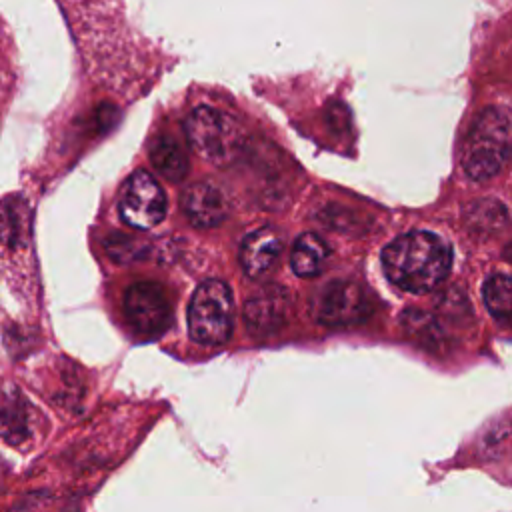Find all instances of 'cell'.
<instances>
[{
    "label": "cell",
    "instance_id": "cell-1",
    "mask_svg": "<svg viewBox=\"0 0 512 512\" xmlns=\"http://www.w3.org/2000/svg\"><path fill=\"white\" fill-rule=\"evenodd\" d=\"M452 266V248L438 234L412 230L396 236L382 250V268L390 284L410 294L438 288Z\"/></svg>",
    "mask_w": 512,
    "mask_h": 512
},
{
    "label": "cell",
    "instance_id": "cell-2",
    "mask_svg": "<svg viewBox=\"0 0 512 512\" xmlns=\"http://www.w3.org/2000/svg\"><path fill=\"white\" fill-rule=\"evenodd\" d=\"M510 154V116L504 108L488 106L472 122L464 146L462 168L480 182L496 176Z\"/></svg>",
    "mask_w": 512,
    "mask_h": 512
},
{
    "label": "cell",
    "instance_id": "cell-3",
    "mask_svg": "<svg viewBox=\"0 0 512 512\" xmlns=\"http://www.w3.org/2000/svg\"><path fill=\"white\" fill-rule=\"evenodd\" d=\"M234 328L232 290L222 280L202 282L188 304L190 338L202 346L228 342Z\"/></svg>",
    "mask_w": 512,
    "mask_h": 512
},
{
    "label": "cell",
    "instance_id": "cell-4",
    "mask_svg": "<svg viewBox=\"0 0 512 512\" xmlns=\"http://www.w3.org/2000/svg\"><path fill=\"white\" fill-rule=\"evenodd\" d=\"M186 136L194 152L212 164L228 162L240 142L232 118L210 106H198L188 114Z\"/></svg>",
    "mask_w": 512,
    "mask_h": 512
},
{
    "label": "cell",
    "instance_id": "cell-5",
    "mask_svg": "<svg viewBox=\"0 0 512 512\" xmlns=\"http://www.w3.org/2000/svg\"><path fill=\"white\" fill-rule=\"evenodd\" d=\"M374 312L370 290L352 280L328 282L312 300V314L324 326L362 324Z\"/></svg>",
    "mask_w": 512,
    "mask_h": 512
},
{
    "label": "cell",
    "instance_id": "cell-6",
    "mask_svg": "<svg viewBox=\"0 0 512 512\" xmlns=\"http://www.w3.org/2000/svg\"><path fill=\"white\" fill-rule=\"evenodd\" d=\"M168 200L162 186L144 170L134 172L122 188L118 214L124 224L136 230H148L166 216Z\"/></svg>",
    "mask_w": 512,
    "mask_h": 512
},
{
    "label": "cell",
    "instance_id": "cell-7",
    "mask_svg": "<svg viewBox=\"0 0 512 512\" xmlns=\"http://www.w3.org/2000/svg\"><path fill=\"white\" fill-rule=\"evenodd\" d=\"M124 314L138 336H160L172 322V306L158 282H134L124 292Z\"/></svg>",
    "mask_w": 512,
    "mask_h": 512
},
{
    "label": "cell",
    "instance_id": "cell-8",
    "mask_svg": "<svg viewBox=\"0 0 512 512\" xmlns=\"http://www.w3.org/2000/svg\"><path fill=\"white\" fill-rule=\"evenodd\" d=\"M290 296L280 284H268L252 294L242 310L246 330L254 338H266L276 334L288 316Z\"/></svg>",
    "mask_w": 512,
    "mask_h": 512
},
{
    "label": "cell",
    "instance_id": "cell-9",
    "mask_svg": "<svg viewBox=\"0 0 512 512\" xmlns=\"http://www.w3.org/2000/svg\"><path fill=\"white\" fill-rule=\"evenodd\" d=\"M282 250H284V242L280 232L272 226H264L250 232L242 240L238 260L248 278L260 280L276 268V264L280 262Z\"/></svg>",
    "mask_w": 512,
    "mask_h": 512
},
{
    "label": "cell",
    "instance_id": "cell-10",
    "mask_svg": "<svg viewBox=\"0 0 512 512\" xmlns=\"http://www.w3.org/2000/svg\"><path fill=\"white\" fill-rule=\"evenodd\" d=\"M186 218L200 228L220 224L228 214V202L220 188L210 182H196L188 186L180 198Z\"/></svg>",
    "mask_w": 512,
    "mask_h": 512
},
{
    "label": "cell",
    "instance_id": "cell-11",
    "mask_svg": "<svg viewBox=\"0 0 512 512\" xmlns=\"http://www.w3.org/2000/svg\"><path fill=\"white\" fill-rule=\"evenodd\" d=\"M30 436V408L16 390H6L0 398V438L20 446Z\"/></svg>",
    "mask_w": 512,
    "mask_h": 512
},
{
    "label": "cell",
    "instance_id": "cell-12",
    "mask_svg": "<svg viewBox=\"0 0 512 512\" xmlns=\"http://www.w3.org/2000/svg\"><path fill=\"white\" fill-rule=\"evenodd\" d=\"M330 256L328 244L314 232H304L296 238L290 252V266L300 278H314L322 272Z\"/></svg>",
    "mask_w": 512,
    "mask_h": 512
},
{
    "label": "cell",
    "instance_id": "cell-13",
    "mask_svg": "<svg viewBox=\"0 0 512 512\" xmlns=\"http://www.w3.org/2000/svg\"><path fill=\"white\" fill-rule=\"evenodd\" d=\"M150 160L166 180H182L188 172V158L180 142L168 134L156 136L150 144Z\"/></svg>",
    "mask_w": 512,
    "mask_h": 512
},
{
    "label": "cell",
    "instance_id": "cell-14",
    "mask_svg": "<svg viewBox=\"0 0 512 512\" xmlns=\"http://www.w3.org/2000/svg\"><path fill=\"white\" fill-rule=\"evenodd\" d=\"M28 230V206L26 202L12 194L0 200V242L8 248H18L26 242Z\"/></svg>",
    "mask_w": 512,
    "mask_h": 512
},
{
    "label": "cell",
    "instance_id": "cell-15",
    "mask_svg": "<svg viewBox=\"0 0 512 512\" xmlns=\"http://www.w3.org/2000/svg\"><path fill=\"white\" fill-rule=\"evenodd\" d=\"M484 294V304L488 312L500 320L508 322L510 320V308H512V280L504 272H494L484 280L482 286Z\"/></svg>",
    "mask_w": 512,
    "mask_h": 512
},
{
    "label": "cell",
    "instance_id": "cell-16",
    "mask_svg": "<svg viewBox=\"0 0 512 512\" xmlns=\"http://www.w3.org/2000/svg\"><path fill=\"white\" fill-rule=\"evenodd\" d=\"M466 220L472 228L478 232H498L500 228L506 226L508 214L504 204L494 202V200H478L468 206Z\"/></svg>",
    "mask_w": 512,
    "mask_h": 512
},
{
    "label": "cell",
    "instance_id": "cell-17",
    "mask_svg": "<svg viewBox=\"0 0 512 512\" xmlns=\"http://www.w3.org/2000/svg\"><path fill=\"white\" fill-rule=\"evenodd\" d=\"M104 246H106V252L110 254V258H114L116 262H122V264L142 258V254H144V246L138 242V238L126 236L122 232L108 236L104 240Z\"/></svg>",
    "mask_w": 512,
    "mask_h": 512
}]
</instances>
